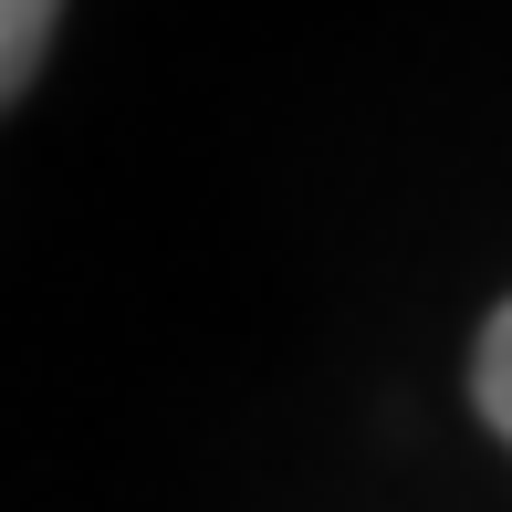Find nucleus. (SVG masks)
<instances>
[{"label": "nucleus", "instance_id": "1", "mask_svg": "<svg viewBox=\"0 0 512 512\" xmlns=\"http://www.w3.org/2000/svg\"><path fill=\"white\" fill-rule=\"evenodd\" d=\"M53 11H63V0H0V105L32 84L42 42H53Z\"/></svg>", "mask_w": 512, "mask_h": 512}, {"label": "nucleus", "instance_id": "2", "mask_svg": "<svg viewBox=\"0 0 512 512\" xmlns=\"http://www.w3.org/2000/svg\"><path fill=\"white\" fill-rule=\"evenodd\" d=\"M512 314H492L481 324V418H492V429H512Z\"/></svg>", "mask_w": 512, "mask_h": 512}]
</instances>
